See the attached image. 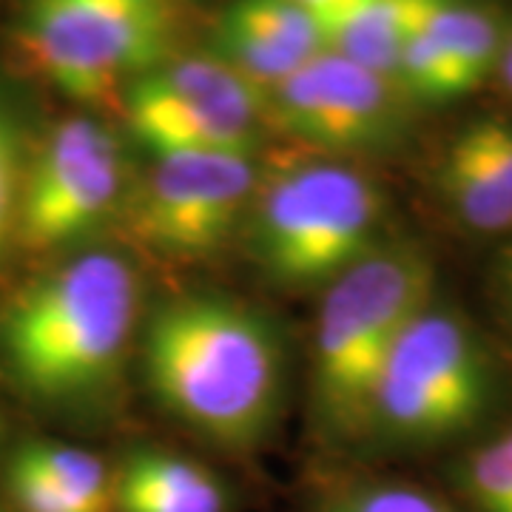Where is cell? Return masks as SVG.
I'll return each mask as SVG.
<instances>
[{"mask_svg":"<svg viewBox=\"0 0 512 512\" xmlns=\"http://www.w3.org/2000/svg\"><path fill=\"white\" fill-rule=\"evenodd\" d=\"M254 183L248 154L154 157L134 208L137 234L163 254H211L231 237L254 197Z\"/></svg>","mask_w":512,"mask_h":512,"instance_id":"10","label":"cell"},{"mask_svg":"<svg viewBox=\"0 0 512 512\" xmlns=\"http://www.w3.org/2000/svg\"><path fill=\"white\" fill-rule=\"evenodd\" d=\"M490 399V365L473 330L427 311L404 330L373 393L370 427L396 441H441L473 427Z\"/></svg>","mask_w":512,"mask_h":512,"instance_id":"6","label":"cell"},{"mask_svg":"<svg viewBox=\"0 0 512 512\" xmlns=\"http://www.w3.org/2000/svg\"><path fill=\"white\" fill-rule=\"evenodd\" d=\"M464 487L478 512H512V430L470 456Z\"/></svg>","mask_w":512,"mask_h":512,"instance_id":"17","label":"cell"},{"mask_svg":"<svg viewBox=\"0 0 512 512\" xmlns=\"http://www.w3.org/2000/svg\"><path fill=\"white\" fill-rule=\"evenodd\" d=\"M433 3L436 0H359L328 20V52L396 83L404 46Z\"/></svg>","mask_w":512,"mask_h":512,"instance_id":"13","label":"cell"},{"mask_svg":"<svg viewBox=\"0 0 512 512\" xmlns=\"http://www.w3.org/2000/svg\"><path fill=\"white\" fill-rule=\"evenodd\" d=\"M498 72H501V80L512 94V37H504V52H501V60H498Z\"/></svg>","mask_w":512,"mask_h":512,"instance_id":"22","label":"cell"},{"mask_svg":"<svg viewBox=\"0 0 512 512\" xmlns=\"http://www.w3.org/2000/svg\"><path fill=\"white\" fill-rule=\"evenodd\" d=\"M399 83L322 52L268 92L265 114L285 134L330 154H362L399 134Z\"/></svg>","mask_w":512,"mask_h":512,"instance_id":"9","label":"cell"},{"mask_svg":"<svg viewBox=\"0 0 512 512\" xmlns=\"http://www.w3.org/2000/svg\"><path fill=\"white\" fill-rule=\"evenodd\" d=\"M302 9H308L311 15L319 18L322 26H328V20H333L336 15H342L345 9H350L353 3H359V0H296Z\"/></svg>","mask_w":512,"mask_h":512,"instance_id":"21","label":"cell"},{"mask_svg":"<svg viewBox=\"0 0 512 512\" xmlns=\"http://www.w3.org/2000/svg\"><path fill=\"white\" fill-rule=\"evenodd\" d=\"M143 367L154 399L202 439L248 450L282 407V342L274 322L237 299L188 293L151 316Z\"/></svg>","mask_w":512,"mask_h":512,"instance_id":"1","label":"cell"},{"mask_svg":"<svg viewBox=\"0 0 512 512\" xmlns=\"http://www.w3.org/2000/svg\"><path fill=\"white\" fill-rule=\"evenodd\" d=\"M15 456L32 464L37 473H43L60 490H66L97 512H106L111 504V476L106 473V464L89 450L35 441L20 447Z\"/></svg>","mask_w":512,"mask_h":512,"instance_id":"16","label":"cell"},{"mask_svg":"<svg viewBox=\"0 0 512 512\" xmlns=\"http://www.w3.org/2000/svg\"><path fill=\"white\" fill-rule=\"evenodd\" d=\"M433 268L413 248H376L325 291L316 319L313 387L328 427H370L373 393L402 333L430 308Z\"/></svg>","mask_w":512,"mask_h":512,"instance_id":"3","label":"cell"},{"mask_svg":"<svg viewBox=\"0 0 512 512\" xmlns=\"http://www.w3.org/2000/svg\"><path fill=\"white\" fill-rule=\"evenodd\" d=\"M9 493L20 512H97L66 490H60L20 456L12 458L9 464Z\"/></svg>","mask_w":512,"mask_h":512,"instance_id":"19","label":"cell"},{"mask_svg":"<svg viewBox=\"0 0 512 512\" xmlns=\"http://www.w3.org/2000/svg\"><path fill=\"white\" fill-rule=\"evenodd\" d=\"M20 40L52 86L92 103L168 60L171 0H26Z\"/></svg>","mask_w":512,"mask_h":512,"instance_id":"5","label":"cell"},{"mask_svg":"<svg viewBox=\"0 0 512 512\" xmlns=\"http://www.w3.org/2000/svg\"><path fill=\"white\" fill-rule=\"evenodd\" d=\"M319 512H453L439 498L404 484H356L330 495Z\"/></svg>","mask_w":512,"mask_h":512,"instance_id":"18","label":"cell"},{"mask_svg":"<svg viewBox=\"0 0 512 512\" xmlns=\"http://www.w3.org/2000/svg\"><path fill=\"white\" fill-rule=\"evenodd\" d=\"M123 188V154L109 128L89 117L66 120L46 137L23 177L20 239L57 248L106 220Z\"/></svg>","mask_w":512,"mask_h":512,"instance_id":"8","label":"cell"},{"mask_svg":"<svg viewBox=\"0 0 512 512\" xmlns=\"http://www.w3.org/2000/svg\"><path fill=\"white\" fill-rule=\"evenodd\" d=\"M436 23L450 46V55L456 60L464 89L467 94L476 92L490 72L498 69V60L504 52V35L498 20L478 6L441 0L436 9Z\"/></svg>","mask_w":512,"mask_h":512,"instance_id":"14","label":"cell"},{"mask_svg":"<svg viewBox=\"0 0 512 512\" xmlns=\"http://www.w3.org/2000/svg\"><path fill=\"white\" fill-rule=\"evenodd\" d=\"M268 94L222 57L165 60L128 83L131 134L165 154H254Z\"/></svg>","mask_w":512,"mask_h":512,"instance_id":"7","label":"cell"},{"mask_svg":"<svg viewBox=\"0 0 512 512\" xmlns=\"http://www.w3.org/2000/svg\"><path fill=\"white\" fill-rule=\"evenodd\" d=\"M225 18L299 60H313L328 52L325 26L296 0H234L225 9Z\"/></svg>","mask_w":512,"mask_h":512,"instance_id":"15","label":"cell"},{"mask_svg":"<svg viewBox=\"0 0 512 512\" xmlns=\"http://www.w3.org/2000/svg\"><path fill=\"white\" fill-rule=\"evenodd\" d=\"M23 148L12 117L0 109V254L18 225L20 191H23Z\"/></svg>","mask_w":512,"mask_h":512,"instance_id":"20","label":"cell"},{"mask_svg":"<svg viewBox=\"0 0 512 512\" xmlns=\"http://www.w3.org/2000/svg\"><path fill=\"white\" fill-rule=\"evenodd\" d=\"M382 211L379 188L356 168H293L256 208L254 254L282 288H328L379 248Z\"/></svg>","mask_w":512,"mask_h":512,"instance_id":"4","label":"cell"},{"mask_svg":"<svg viewBox=\"0 0 512 512\" xmlns=\"http://www.w3.org/2000/svg\"><path fill=\"white\" fill-rule=\"evenodd\" d=\"M111 504L120 512H228V493L197 461L143 447L111 478Z\"/></svg>","mask_w":512,"mask_h":512,"instance_id":"12","label":"cell"},{"mask_svg":"<svg viewBox=\"0 0 512 512\" xmlns=\"http://www.w3.org/2000/svg\"><path fill=\"white\" fill-rule=\"evenodd\" d=\"M507 282H510V299H512V268H510V274H507Z\"/></svg>","mask_w":512,"mask_h":512,"instance_id":"23","label":"cell"},{"mask_svg":"<svg viewBox=\"0 0 512 512\" xmlns=\"http://www.w3.org/2000/svg\"><path fill=\"white\" fill-rule=\"evenodd\" d=\"M134 319L131 265L92 251L20 293L0 325V345L26 390L43 399H80L114 376Z\"/></svg>","mask_w":512,"mask_h":512,"instance_id":"2","label":"cell"},{"mask_svg":"<svg viewBox=\"0 0 512 512\" xmlns=\"http://www.w3.org/2000/svg\"><path fill=\"white\" fill-rule=\"evenodd\" d=\"M441 194L458 220L481 234L512 228V123L478 120L450 143Z\"/></svg>","mask_w":512,"mask_h":512,"instance_id":"11","label":"cell"}]
</instances>
